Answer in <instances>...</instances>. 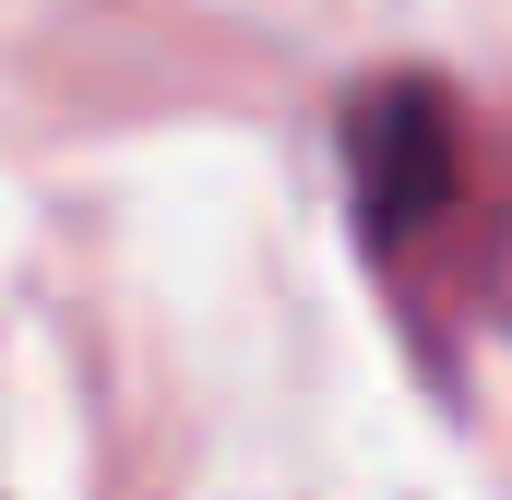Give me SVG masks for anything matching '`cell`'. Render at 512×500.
<instances>
[{
	"mask_svg": "<svg viewBox=\"0 0 512 500\" xmlns=\"http://www.w3.org/2000/svg\"><path fill=\"white\" fill-rule=\"evenodd\" d=\"M346 167H358V227L405 262V250L465 203V108L441 84L393 72V84L358 96V120H346Z\"/></svg>",
	"mask_w": 512,
	"mask_h": 500,
	"instance_id": "cell-1",
	"label": "cell"
}]
</instances>
